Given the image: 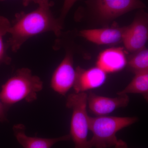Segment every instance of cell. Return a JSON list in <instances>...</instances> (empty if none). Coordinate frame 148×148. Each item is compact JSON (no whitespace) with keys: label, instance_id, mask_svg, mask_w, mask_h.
<instances>
[{"label":"cell","instance_id":"8992f818","mask_svg":"<svg viewBox=\"0 0 148 148\" xmlns=\"http://www.w3.org/2000/svg\"><path fill=\"white\" fill-rule=\"evenodd\" d=\"M148 38V15L141 9L132 24L125 27L122 42L127 50L135 52L145 47Z\"/></svg>","mask_w":148,"mask_h":148},{"label":"cell","instance_id":"6da1fadb","mask_svg":"<svg viewBox=\"0 0 148 148\" xmlns=\"http://www.w3.org/2000/svg\"><path fill=\"white\" fill-rule=\"evenodd\" d=\"M36 10L28 13L17 14L8 34L10 37L8 46L16 52L21 45L30 38L47 32H52L60 36L62 22L53 16L51 7L53 3L49 0H40Z\"/></svg>","mask_w":148,"mask_h":148},{"label":"cell","instance_id":"d6986e66","mask_svg":"<svg viewBox=\"0 0 148 148\" xmlns=\"http://www.w3.org/2000/svg\"><path fill=\"white\" fill-rule=\"evenodd\" d=\"M4 0H0V1H3ZM22 3L24 6L29 5L30 3L34 2L38 4L40 1V0H22Z\"/></svg>","mask_w":148,"mask_h":148},{"label":"cell","instance_id":"7c38bea8","mask_svg":"<svg viewBox=\"0 0 148 148\" xmlns=\"http://www.w3.org/2000/svg\"><path fill=\"white\" fill-rule=\"evenodd\" d=\"M25 126L22 124L16 125L13 127L16 140L24 148H51L58 142L71 140L69 134L54 138L29 137L25 134Z\"/></svg>","mask_w":148,"mask_h":148},{"label":"cell","instance_id":"7a4b0ae2","mask_svg":"<svg viewBox=\"0 0 148 148\" xmlns=\"http://www.w3.org/2000/svg\"><path fill=\"white\" fill-rule=\"evenodd\" d=\"M43 82L27 68L18 69L2 86L0 99L8 109L14 104L25 100L31 103L36 100L37 93L42 90Z\"/></svg>","mask_w":148,"mask_h":148},{"label":"cell","instance_id":"52a82bcc","mask_svg":"<svg viewBox=\"0 0 148 148\" xmlns=\"http://www.w3.org/2000/svg\"><path fill=\"white\" fill-rule=\"evenodd\" d=\"M76 76L73 56L68 52L53 72L51 80V87L60 95H65L73 87Z\"/></svg>","mask_w":148,"mask_h":148},{"label":"cell","instance_id":"2e32d148","mask_svg":"<svg viewBox=\"0 0 148 148\" xmlns=\"http://www.w3.org/2000/svg\"><path fill=\"white\" fill-rule=\"evenodd\" d=\"M77 0H64V5L61 10V16L58 19L61 22L69 13V11L72 8Z\"/></svg>","mask_w":148,"mask_h":148},{"label":"cell","instance_id":"3957f363","mask_svg":"<svg viewBox=\"0 0 148 148\" xmlns=\"http://www.w3.org/2000/svg\"><path fill=\"white\" fill-rule=\"evenodd\" d=\"M136 116L118 117L101 116L89 118V130L92 132L88 140L91 148H109L118 141L117 132L138 121Z\"/></svg>","mask_w":148,"mask_h":148},{"label":"cell","instance_id":"ba28073f","mask_svg":"<svg viewBox=\"0 0 148 148\" xmlns=\"http://www.w3.org/2000/svg\"><path fill=\"white\" fill-rule=\"evenodd\" d=\"M129 102V96L125 94L115 98L101 96L92 92L87 94L88 109L97 116L107 115L116 109L126 107Z\"/></svg>","mask_w":148,"mask_h":148},{"label":"cell","instance_id":"5b68a950","mask_svg":"<svg viewBox=\"0 0 148 148\" xmlns=\"http://www.w3.org/2000/svg\"><path fill=\"white\" fill-rule=\"evenodd\" d=\"M85 12L100 22L113 21L125 14L146 8L141 0H87Z\"/></svg>","mask_w":148,"mask_h":148},{"label":"cell","instance_id":"277c9868","mask_svg":"<svg viewBox=\"0 0 148 148\" xmlns=\"http://www.w3.org/2000/svg\"><path fill=\"white\" fill-rule=\"evenodd\" d=\"M66 106L73 111L69 135L73 142L74 148H91L88 140L89 116L87 112V93L69 94Z\"/></svg>","mask_w":148,"mask_h":148},{"label":"cell","instance_id":"8fae6325","mask_svg":"<svg viewBox=\"0 0 148 148\" xmlns=\"http://www.w3.org/2000/svg\"><path fill=\"white\" fill-rule=\"evenodd\" d=\"M127 64V58L123 49L120 47L111 48L100 53L96 66L108 73L120 71Z\"/></svg>","mask_w":148,"mask_h":148},{"label":"cell","instance_id":"9c48e42d","mask_svg":"<svg viewBox=\"0 0 148 148\" xmlns=\"http://www.w3.org/2000/svg\"><path fill=\"white\" fill-rule=\"evenodd\" d=\"M76 71V76L73 87L76 93L85 92L100 87L107 78V73L97 66L87 70L78 67Z\"/></svg>","mask_w":148,"mask_h":148},{"label":"cell","instance_id":"e0dca14e","mask_svg":"<svg viewBox=\"0 0 148 148\" xmlns=\"http://www.w3.org/2000/svg\"><path fill=\"white\" fill-rule=\"evenodd\" d=\"M8 109L3 104L0 99V121H4L6 120V113Z\"/></svg>","mask_w":148,"mask_h":148},{"label":"cell","instance_id":"ac0fdd59","mask_svg":"<svg viewBox=\"0 0 148 148\" xmlns=\"http://www.w3.org/2000/svg\"><path fill=\"white\" fill-rule=\"evenodd\" d=\"M114 148H129L126 142L122 140H118L114 146Z\"/></svg>","mask_w":148,"mask_h":148},{"label":"cell","instance_id":"30bf717a","mask_svg":"<svg viewBox=\"0 0 148 148\" xmlns=\"http://www.w3.org/2000/svg\"><path fill=\"white\" fill-rule=\"evenodd\" d=\"M125 27H112L86 29L79 32V36L93 43L100 45L116 44L122 42Z\"/></svg>","mask_w":148,"mask_h":148},{"label":"cell","instance_id":"5bb4252c","mask_svg":"<svg viewBox=\"0 0 148 148\" xmlns=\"http://www.w3.org/2000/svg\"><path fill=\"white\" fill-rule=\"evenodd\" d=\"M127 65L134 73L148 71V49L145 47L134 52L127 60Z\"/></svg>","mask_w":148,"mask_h":148},{"label":"cell","instance_id":"9a60e30c","mask_svg":"<svg viewBox=\"0 0 148 148\" xmlns=\"http://www.w3.org/2000/svg\"><path fill=\"white\" fill-rule=\"evenodd\" d=\"M11 24L8 19L5 17L0 16V64L9 65L11 58L7 54L3 42V37L8 34Z\"/></svg>","mask_w":148,"mask_h":148},{"label":"cell","instance_id":"4fadbf2b","mask_svg":"<svg viewBox=\"0 0 148 148\" xmlns=\"http://www.w3.org/2000/svg\"><path fill=\"white\" fill-rule=\"evenodd\" d=\"M131 82L121 91L117 92L118 95H127L128 93L140 94L146 101L148 100V71L139 72Z\"/></svg>","mask_w":148,"mask_h":148}]
</instances>
